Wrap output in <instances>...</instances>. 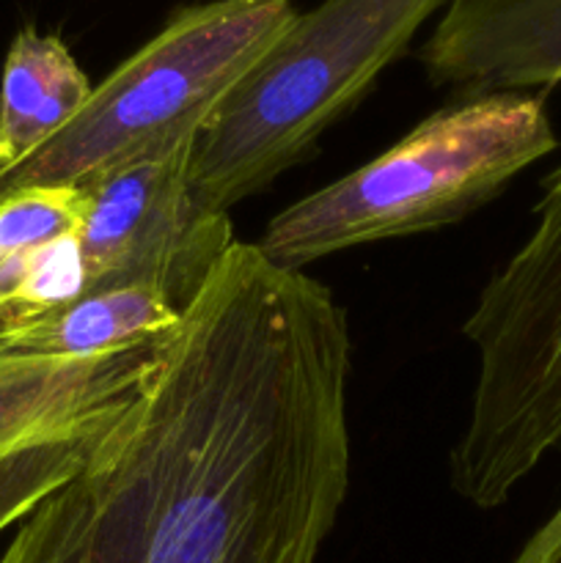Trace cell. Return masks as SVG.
Listing matches in <instances>:
<instances>
[{
  "label": "cell",
  "instance_id": "15",
  "mask_svg": "<svg viewBox=\"0 0 561 563\" xmlns=\"http://www.w3.org/2000/svg\"><path fill=\"white\" fill-rule=\"evenodd\" d=\"M0 328H3V322H0Z\"/></svg>",
  "mask_w": 561,
  "mask_h": 563
},
{
  "label": "cell",
  "instance_id": "14",
  "mask_svg": "<svg viewBox=\"0 0 561 563\" xmlns=\"http://www.w3.org/2000/svg\"><path fill=\"white\" fill-rule=\"evenodd\" d=\"M512 563H561V504L553 515L531 533Z\"/></svg>",
  "mask_w": 561,
  "mask_h": 563
},
{
  "label": "cell",
  "instance_id": "3",
  "mask_svg": "<svg viewBox=\"0 0 561 563\" xmlns=\"http://www.w3.org/2000/svg\"><path fill=\"white\" fill-rule=\"evenodd\" d=\"M449 0H324L297 14L198 130L190 190L229 214L300 163Z\"/></svg>",
  "mask_w": 561,
  "mask_h": 563
},
{
  "label": "cell",
  "instance_id": "10",
  "mask_svg": "<svg viewBox=\"0 0 561 563\" xmlns=\"http://www.w3.org/2000/svg\"><path fill=\"white\" fill-rule=\"evenodd\" d=\"M91 91L88 75L58 36L22 27L0 77V179L61 135Z\"/></svg>",
  "mask_w": 561,
  "mask_h": 563
},
{
  "label": "cell",
  "instance_id": "9",
  "mask_svg": "<svg viewBox=\"0 0 561 563\" xmlns=\"http://www.w3.org/2000/svg\"><path fill=\"white\" fill-rule=\"evenodd\" d=\"M182 311L143 284L86 289L75 302L0 328V350L53 357H99L135 350L174 333Z\"/></svg>",
  "mask_w": 561,
  "mask_h": 563
},
{
  "label": "cell",
  "instance_id": "1",
  "mask_svg": "<svg viewBox=\"0 0 561 563\" xmlns=\"http://www.w3.org/2000/svg\"><path fill=\"white\" fill-rule=\"evenodd\" d=\"M350 363L333 291L234 242L0 563H317L350 489Z\"/></svg>",
  "mask_w": 561,
  "mask_h": 563
},
{
  "label": "cell",
  "instance_id": "2",
  "mask_svg": "<svg viewBox=\"0 0 561 563\" xmlns=\"http://www.w3.org/2000/svg\"><path fill=\"white\" fill-rule=\"evenodd\" d=\"M559 146L534 93L460 99L399 143L275 214L256 242L280 269L462 220Z\"/></svg>",
  "mask_w": 561,
  "mask_h": 563
},
{
  "label": "cell",
  "instance_id": "11",
  "mask_svg": "<svg viewBox=\"0 0 561 563\" xmlns=\"http://www.w3.org/2000/svg\"><path fill=\"white\" fill-rule=\"evenodd\" d=\"M82 214V187H22L0 196V317L14 302L28 253L77 234Z\"/></svg>",
  "mask_w": 561,
  "mask_h": 563
},
{
  "label": "cell",
  "instance_id": "5",
  "mask_svg": "<svg viewBox=\"0 0 561 563\" xmlns=\"http://www.w3.org/2000/svg\"><path fill=\"white\" fill-rule=\"evenodd\" d=\"M534 218L462 324L479 374L451 451V487L479 509L506 504L561 454V165L542 181Z\"/></svg>",
  "mask_w": 561,
  "mask_h": 563
},
{
  "label": "cell",
  "instance_id": "12",
  "mask_svg": "<svg viewBox=\"0 0 561 563\" xmlns=\"http://www.w3.org/2000/svg\"><path fill=\"white\" fill-rule=\"evenodd\" d=\"M116 418L66 434V438L0 456V533L14 522L25 520L50 493L69 482L91 460Z\"/></svg>",
  "mask_w": 561,
  "mask_h": 563
},
{
  "label": "cell",
  "instance_id": "8",
  "mask_svg": "<svg viewBox=\"0 0 561 563\" xmlns=\"http://www.w3.org/2000/svg\"><path fill=\"white\" fill-rule=\"evenodd\" d=\"M165 339L99 357L0 350V456L119 416L148 379Z\"/></svg>",
  "mask_w": 561,
  "mask_h": 563
},
{
  "label": "cell",
  "instance_id": "6",
  "mask_svg": "<svg viewBox=\"0 0 561 563\" xmlns=\"http://www.w3.org/2000/svg\"><path fill=\"white\" fill-rule=\"evenodd\" d=\"M196 135L138 157L86 185L80 225L86 289L143 284L185 313L234 245L226 212L201 207L190 190Z\"/></svg>",
  "mask_w": 561,
  "mask_h": 563
},
{
  "label": "cell",
  "instance_id": "13",
  "mask_svg": "<svg viewBox=\"0 0 561 563\" xmlns=\"http://www.w3.org/2000/svg\"><path fill=\"white\" fill-rule=\"evenodd\" d=\"M86 286L88 275L80 234L61 236L25 256L20 289H16L3 324L42 317L55 308L69 306L86 291Z\"/></svg>",
  "mask_w": 561,
  "mask_h": 563
},
{
  "label": "cell",
  "instance_id": "7",
  "mask_svg": "<svg viewBox=\"0 0 561 563\" xmlns=\"http://www.w3.org/2000/svg\"><path fill=\"white\" fill-rule=\"evenodd\" d=\"M418 58L460 99L561 86V0H449Z\"/></svg>",
  "mask_w": 561,
  "mask_h": 563
},
{
  "label": "cell",
  "instance_id": "4",
  "mask_svg": "<svg viewBox=\"0 0 561 563\" xmlns=\"http://www.w3.org/2000/svg\"><path fill=\"white\" fill-rule=\"evenodd\" d=\"M295 16L292 0L182 5L157 36L94 86L61 135L0 179V196L22 187H86L198 135Z\"/></svg>",
  "mask_w": 561,
  "mask_h": 563
}]
</instances>
